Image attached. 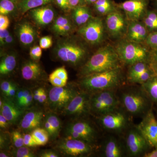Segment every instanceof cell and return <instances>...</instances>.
<instances>
[{
	"label": "cell",
	"instance_id": "obj_1",
	"mask_svg": "<svg viewBox=\"0 0 157 157\" xmlns=\"http://www.w3.org/2000/svg\"><path fill=\"white\" fill-rule=\"evenodd\" d=\"M120 107L132 118H142L154 104L140 85L126 84L117 90Z\"/></svg>",
	"mask_w": 157,
	"mask_h": 157
},
{
	"label": "cell",
	"instance_id": "obj_2",
	"mask_svg": "<svg viewBox=\"0 0 157 157\" xmlns=\"http://www.w3.org/2000/svg\"><path fill=\"white\" fill-rule=\"evenodd\" d=\"M126 83V73L123 67H121L80 77L77 84L81 90L92 94L106 90H117Z\"/></svg>",
	"mask_w": 157,
	"mask_h": 157
},
{
	"label": "cell",
	"instance_id": "obj_3",
	"mask_svg": "<svg viewBox=\"0 0 157 157\" xmlns=\"http://www.w3.org/2000/svg\"><path fill=\"white\" fill-rule=\"evenodd\" d=\"M114 45L107 44L100 47L79 68V78L116 68L124 67Z\"/></svg>",
	"mask_w": 157,
	"mask_h": 157
},
{
	"label": "cell",
	"instance_id": "obj_4",
	"mask_svg": "<svg viewBox=\"0 0 157 157\" xmlns=\"http://www.w3.org/2000/svg\"><path fill=\"white\" fill-rule=\"evenodd\" d=\"M87 43L77 39L61 40L57 44L55 49L56 57L74 67H81L90 57V51Z\"/></svg>",
	"mask_w": 157,
	"mask_h": 157
},
{
	"label": "cell",
	"instance_id": "obj_5",
	"mask_svg": "<svg viewBox=\"0 0 157 157\" xmlns=\"http://www.w3.org/2000/svg\"><path fill=\"white\" fill-rule=\"evenodd\" d=\"M114 45L123 65L128 67L137 62H149L151 50L145 43H137L121 39Z\"/></svg>",
	"mask_w": 157,
	"mask_h": 157
},
{
	"label": "cell",
	"instance_id": "obj_6",
	"mask_svg": "<svg viewBox=\"0 0 157 157\" xmlns=\"http://www.w3.org/2000/svg\"><path fill=\"white\" fill-rule=\"evenodd\" d=\"M98 124L104 133L121 135L133 123L131 117L121 107L96 117Z\"/></svg>",
	"mask_w": 157,
	"mask_h": 157
},
{
	"label": "cell",
	"instance_id": "obj_7",
	"mask_svg": "<svg viewBox=\"0 0 157 157\" xmlns=\"http://www.w3.org/2000/svg\"><path fill=\"white\" fill-rule=\"evenodd\" d=\"M121 136L127 157H143L146 153L152 148L137 124L133 123Z\"/></svg>",
	"mask_w": 157,
	"mask_h": 157
},
{
	"label": "cell",
	"instance_id": "obj_8",
	"mask_svg": "<svg viewBox=\"0 0 157 157\" xmlns=\"http://www.w3.org/2000/svg\"><path fill=\"white\" fill-rule=\"evenodd\" d=\"M119 107L120 105L117 90H106L90 94V113L95 117Z\"/></svg>",
	"mask_w": 157,
	"mask_h": 157
},
{
	"label": "cell",
	"instance_id": "obj_9",
	"mask_svg": "<svg viewBox=\"0 0 157 157\" xmlns=\"http://www.w3.org/2000/svg\"><path fill=\"white\" fill-rule=\"evenodd\" d=\"M78 35L88 45H101L108 37L104 20L100 17H94L84 25L78 28Z\"/></svg>",
	"mask_w": 157,
	"mask_h": 157
},
{
	"label": "cell",
	"instance_id": "obj_10",
	"mask_svg": "<svg viewBox=\"0 0 157 157\" xmlns=\"http://www.w3.org/2000/svg\"><path fill=\"white\" fill-rule=\"evenodd\" d=\"M80 90L77 83L67 85L63 87L53 86L48 93L49 108L54 113L63 111Z\"/></svg>",
	"mask_w": 157,
	"mask_h": 157
},
{
	"label": "cell",
	"instance_id": "obj_11",
	"mask_svg": "<svg viewBox=\"0 0 157 157\" xmlns=\"http://www.w3.org/2000/svg\"><path fill=\"white\" fill-rule=\"evenodd\" d=\"M105 27L109 38L116 42L125 37L129 21L123 11L117 10L105 16Z\"/></svg>",
	"mask_w": 157,
	"mask_h": 157
},
{
	"label": "cell",
	"instance_id": "obj_12",
	"mask_svg": "<svg viewBox=\"0 0 157 157\" xmlns=\"http://www.w3.org/2000/svg\"><path fill=\"white\" fill-rule=\"evenodd\" d=\"M57 151L71 157L86 156L92 153L94 146L84 140L66 137L59 140L56 146Z\"/></svg>",
	"mask_w": 157,
	"mask_h": 157
},
{
	"label": "cell",
	"instance_id": "obj_13",
	"mask_svg": "<svg viewBox=\"0 0 157 157\" xmlns=\"http://www.w3.org/2000/svg\"><path fill=\"white\" fill-rule=\"evenodd\" d=\"M85 118L75 119L69 124L67 129L78 133L82 140L94 146L103 135H101L95 125Z\"/></svg>",
	"mask_w": 157,
	"mask_h": 157
},
{
	"label": "cell",
	"instance_id": "obj_14",
	"mask_svg": "<svg viewBox=\"0 0 157 157\" xmlns=\"http://www.w3.org/2000/svg\"><path fill=\"white\" fill-rule=\"evenodd\" d=\"M102 136L100 151L102 157H127L121 135L105 133Z\"/></svg>",
	"mask_w": 157,
	"mask_h": 157
},
{
	"label": "cell",
	"instance_id": "obj_15",
	"mask_svg": "<svg viewBox=\"0 0 157 157\" xmlns=\"http://www.w3.org/2000/svg\"><path fill=\"white\" fill-rule=\"evenodd\" d=\"M90 94L80 90L63 112L74 119L87 117L90 115Z\"/></svg>",
	"mask_w": 157,
	"mask_h": 157
},
{
	"label": "cell",
	"instance_id": "obj_16",
	"mask_svg": "<svg viewBox=\"0 0 157 157\" xmlns=\"http://www.w3.org/2000/svg\"><path fill=\"white\" fill-rule=\"evenodd\" d=\"M149 2V0H127L116 5L129 21H141L148 9Z\"/></svg>",
	"mask_w": 157,
	"mask_h": 157
},
{
	"label": "cell",
	"instance_id": "obj_17",
	"mask_svg": "<svg viewBox=\"0 0 157 157\" xmlns=\"http://www.w3.org/2000/svg\"><path fill=\"white\" fill-rule=\"evenodd\" d=\"M153 110L154 108L151 109L137 125L149 144L154 148L157 147V119Z\"/></svg>",
	"mask_w": 157,
	"mask_h": 157
},
{
	"label": "cell",
	"instance_id": "obj_18",
	"mask_svg": "<svg viewBox=\"0 0 157 157\" xmlns=\"http://www.w3.org/2000/svg\"><path fill=\"white\" fill-rule=\"evenodd\" d=\"M44 112L38 108H33L23 116L19 123L20 128L25 132H32L43 123Z\"/></svg>",
	"mask_w": 157,
	"mask_h": 157
},
{
	"label": "cell",
	"instance_id": "obj_19",
	"mask_svg": "<svg viewBox=\"0 0 157 157\" xmlns=\"http://www.w3.org/2000/svg\"><path fill=\"white\" fill-rule=\"evenodd\" d=\"M149 33L142 21H130L125 39L132 42L145 43Z\"/></svg>",
	"mask_w": 157,
	"mask_h": 157
},
{
	"label": "cell",
	"instance_id": "obj_20",
	"mask_svg": "<svg viewBox=\"0 0 157 157\" xmlns=\"http://www.w3.org/2000/svg\"><path fill=\"white\" fill-rule=\"evenodd\" d=\"M1 113L8 120L11 124H16L20 121L25 113V109L18 107L13 100L4 97Z\"/></svg>",
	"mask_w": 157,
	"mask_h": 157
},
{
	"label": "cell",
	"instance_id": "obj_21",
	"mask_svg": "<svg viewBox=\"0 0 157 157\" xmlns=\"http://www.w3.org/2000/svg\"><path fill=\"white\" fill-rule=\"evenodd\" d=\"M32 18L37 24L45 26L52 22L54 18L53 9L49 6H41L31 10Z\"/></svg>",
	"mask_w": 157,
	"mask_h": 157
},
{
	"label": "cell",
	"instance_id": "obj_22",
	"mask_svg": "<svg viewBox=\"0 0 157 157\" xmlns=\"http://www.w3.org/2000/svg\"><path fill=\"white\" fill-rule=\"evenodd\" d=\"M23 78L26 80H38L43 74L40 65L35 61H28L23 65L21 69Z\"/></svg>",
	"mask_w": 157,
	"mask_h": 157
},
{
	"label": "cell",
	"instance_id": "obj_23",
	"mask_svg": "<svg viewBox=\"0 0 157 157\" xmlns=\"http://www.w3.org/2000/svg\"><path fill=\"white\" fill-rule=\"evenodd\" d=\"M94 17L90 9L86 5L77 6L73 9V21L78 28L84 25Z\"/></svg>",
	"mask_w": 157,
	"mask_h": 157
},
{
	"label": "cell",
	"instance_id": "obj_24",
	"mask_svg": "<svg viewBox=\"0 0 157 157\" xmlns=\"http://www.w3.org/2000/svg\"><path fill=\"white\" fill-rule=\"evenodd\" d=\"M18 37L23 45H29L33 43L36 37V32L30 24L25 22L20 25L18 29Z\"/></svg>",
	"mask_w": 157,
	"mask_h": 157
},
{
	"label": "cell",
	"instance_id": "obj_25",
	"mask_svg": "<svg viewBox=\"0 0 157 157\" xmlns=\"http://www.w3.org/2000/svg\"><path fill=\"white\" fill-rule=\"evenodd\" d=\"M68 75L67 72L64 67L56 69L52 72L48 77L49 82L53 86L63 87L67 83Z\"/></svg>",
	"mask_w": 157,
	"mask_h": 157
},
{
	"label": "cell",
	"instance_id": "obj_26",
	"mask_svg": "<svg viewBox=\"0 0 157 157\" xmlns=\"http://www.w3.org/2000/svg\"><path fill=\"white\" fill-rule=\"evenodd\" d=\"M128 67L126 73L127 83H130L133 78L151 68L149 62L147 61L137 62Z\"/></svg>",
	"mask_w": 157,
	"mask_h": 157
},
{
	"label": "cell",
	"instance_id": "obj_27",
	"mask_svg": "<svg viewBox=\"0 0 157 157\" xmlns=\"http://www.w3.org/2000/svg\"><path fill=\"white\" fill-rule=\"evenodd\" d=\"M17 64L16 57L14 55L8 54L3 57L0 63V73L6 75L12 72Z\"/></svg>",
	"mask_w": 157,
	"mask_h": 157
},
{
	"label": "cell",
	"instance_id": "obj_28",
	"mask_svg": "<svg viewBox=\"0 0 157 157\" xmlns=\"http://www.w3.org/2000/svg\"><path fill=\"white\" fill-rule=\"evenodd\" d=\"M141 85L152 103L157 106V76H153Z\"/></svg>",
	"mask_w": 157,
	"mask_h": 157
},
{
	"label": "cell",
	"instance_id": "obj_29",
	"mask_svg": "<svg viewBox=\"0 0 157 157\" xmlns=\"http://www.w3.org/2000/svg\"><path fill=\"white\" fill-rule=\"evenodd\" d=\"M53 0H21L18 4L22 14L32 9L39 8L51 3Z\"/></svg>",
	"mask_w": 157,
	"mask_h": 157
},
{
	"label": "cell",
	"instance_id": "obj_30",
	"mask_svg": "<svg viewBox=\"0 0 157 157\" xmlns=\"http://www.w3.org/2000/svg\"><path fill=\"white\" fill-rule=\"evenodd\" d=\"M141 21L149 33L157 32V10L148 9Z\"/></svg>",
	"mask_w": 157,
	"mask_h": 157
},
{
	"label": "cell",
	"instance_id": "obj_31",
	"mask_svg": "<svg viewBox=\"0 0 157 157\" xmlns=\"http://www.w3.org/2000/svg\"><path fill=\"white\" fill-rule=\"evenodd\" d=\"M37 146H44L48 143L49 136L48 132L44 128H39L34 129L31 132Z\"/></svg>",
	"mask_w": 157,
	"mask_h": 157
},
{
	"label": "cell",
	"instance_id": "obj_32",
	"mask_svg": "<svg viewBox=\"0 0 157 157\" xmlns=\"http://www.w3.org/2000/svg\"><path fill=\"white\" fill-rule=\"evenodd\" d=\"M45 118L50 122L52 127L53 130L52 138L55 139L58 136L61 129L62 124L60 120L54 112L48 113Z\"/></svg>",
	"mask_w": 157,
	"mask_h": 157
},
{
	"label": "cell",
	"instance_id": "obj_33",
	"mask_svg": "<svg viewBox=\"0 0 157 157\" xmlns=\"http://www.w3.org/2000/svg\"><path fill=\"white\" fill-rule=\"evenodd\" d=\"M154 76V73L152 70L151 68H150L133 78L132 81L130 82V83L128 84H138L141 85L148 81L149 79Z\"/></svg>",
	"mask_w": 157,
	"mask_h": 157
},
{
	"label": "cell",
	"instance_id": "obj_34",
	"mask_svg": "<svg viewBox=\"0 0 157 157\" xmlns=\"http://www.w3.org/2000/svg\"><path fill=\"white\" fill-rule=\"evenodd\" d=\"M16 0H1L0 14L7 15L14 11Z\"/></svg>",
	"mask_w": 157,
	"mask_h": 157
},
{
	"label": "cell",
	"instance_id": "obj_35",
	"mask_svg": "<svg viewBox=\"0 0 157 157\" xmlns=\"http://www.w3.org/2000/svg\"><path fill=\"white\" fill-rule=\"evenodd\" d=\"M11 156L16 157H34L36 155L29 147L23 146L14 149L10 152Z\"/></svg>",
	"mask_w": 157,
	"mask_h": 157
},
{
	"label": "cell",
	"instance_id": "obj_36",
	"mask_svg": "<svg viewBox=\"0 0 157 157\" xmlns=\"http://www.w3.org/2000/svg\"><path fill=\"white\" fill-rule=\"evenodd\" d=\"M117 3L107 6H100L94 7L96 13L101 16H106L113 12L118 10Z\"/></svg>",
	"mask_w": 157,
	"mask_h": 157
},
{
	"label": "cell",
	"instance_id": "obj_37",
	"mask_svg": "<svg viewBox=\"0 0 157 157\" xmlns=\"http://www.w3.org/2000/svg\"><path fill=\"white\" fill-rule=\"evenodd\" d=\"M31 92V91L29 90L18 88L16 95L13 101L17 104L18 107H20L22 102Z\"/></svg>",
	"mask_w": 157,
	"mask_h": 157
},
{
	"label": "cell",
	"instance_id": "obj_38",
	"mask_svg": "<svg viewBox=\"0 0 157 157\" xmlns=\"http://www.w3.org/2000/svg\"><path fill=\"white\" fill-rule=\"evenodd\" d=\"M11 139L13 145L15 148L25 146L24 135L18 131H15L11 134Z\"/></svg>",
	"mask_w": 157,
	"mask_h": 157
},
{
	"label": "cell",
	"instance_id": "obj_39",
	"mask_svg": "<svg viewBox=\"0 0 157 157\" xmlns=\"http://www.w3.org/2000/svg\"><path fill=\"white\" fill-rule=\"evenodd\" d=\"M152 51H157V32L150 33L145 42Z\"/></svg>",
	"mask_w": 157,
	"mask_h": 157
},
{
	"label": "cell",
	"instance_id": "obj_40",
	"mask_svg": "<svg viewBox=\"0 0 157 157\" xmlns=\"http://www.w3.org/2000/svg\"><path fill=\"white\" fill-rule=\"evenodd\" d=\"M70 20L68 19L67 17L65 16H59L56 18L54 23L53 25L52 26V30L54 32H56L59 29L62 27L70 23Z\"/></svg>",
	"mask_w": 157,
	"mask_h": 157
},
{
	"label": "cell",
	"instance_id": "obj_41",
	"mask_svg": "<svg viewBox=\"0 0 157 157\" xmlns=\"http://www.w3.org/2000/svg\"><path fill=\"white\" fill-rule=\"evenodd\" d=\"M42 48L40 46L36 45L31 48L30 56L31 59L35 61H39L42 55Z\"/></svg>",
	"mask_w": 157,
	"mask_h": 157
},
{
	"label": "cell",
	"instance_id": "obj_42",
	"mask_svg": "<svg viewBox=\"0 0 157 157\" xmlns=\"http://www.w3.org/2000/svg\"><path fill=\"white\" fill-rule=\"evenodd\" d=\"M149 63L155 76H157V51L151 50Z\"/></svg>",
	"mask_w": 157,
	"mask_h": 157
},
{
	"label": "cell",
	"instance_id": "obj_43",
	"mask_svg": "<svg viewBox=\"0 0 157 157\" xmlns=\"http://www.w3.org/2000/svg\"><path fill=\"white\" fill-rule=\"evenodd\" d=\"M52 45V38L49 36L42 37L39 41V46L42 49H47L50 48Z\"/></svg>",
	"mask_w": 157,
	"mask_h": 157
},
{
	"label": "cell",
	"instance_id": "obj_44",
	"mask_svg": "<svg viewBox=\"0 0 157 157\" xmlns=\"http://www.w3.org/2000/svg\"><path fill=\"white\" fill-rule=\"evenodd\" d=\"M73 29V25L71 23L66 25L62 27V28L59 29L56 32L58 35H60V36H65L69 35L72 33V31Z\"/></svg>",
	"mask_w": 157,
	"mask_h": 157
},
{
	"label": "cell",
	"instance_id": "obj_45",
	"mask_svg": "<svg viewBox=\"0 0 157 157\" xmlns=\"http://www.w3.org/2000/svg\"><path fill=\"white\" fill-rule=\"evenodd\" d=\"M13 83V82L8 80H4L1 82L0 87L4 97H6L7 96L9 90L11 88Z\"/></svg>",
	"mask_w": 157,
	"mask_h": 157
},
{
	"label": "cell",
	"instance_id": "obj_46",
	"mask_svg": "<svg viewBox=\"0 0 157 157\" xmlns=\"http://www.w3.org/2000/svg\"><path fill=\"white\" fill-rule=\"evenodd\" d=\"M24 138L25 146L29 147H33L37 146L35 139H34L31 133L25 134L24 135Z\"/></svg>",
	"mask_w": 157,
	"mask_h": 157
},
{
	"label": "cell",
	"instance_id": "obj_47",
	"mask_svg": "<svg viewBox=\"0 0 157 157\" xmlns=\"http://www.w3.org/2000/svg\"><path fill=\"white\" fill-rule=\"evenodd\" d=\"M34 100L33 94L32 92L30 93L29 96L23 101L21 106V109H25L29 108L30 106L33 104V101Z\"/></svg>",
	"mask_w": 157,
	"mask_h": 157
},
{
	"label": "cell",
	"instance_id": "obj_48",
	"mask_svg": "<svg viewBox=\"0 0 157 157\" xmlns=\"http://www.w3.org/2000/svg\"><path fill=\"white\" fill-rule=\"evenodd\" d=\"M10 25L9 17L6 15H0V30L7 29Z\"/></svg>",
	"mask_w": 157,
	"mask_h": 157
},
{
	"label": "cell",
	"instance_id": "obj_49",
	"mask_svg": "<svg viewBox=\"0 0 157 157\" xmlns=\"http://www.w3.org/2000/svg\"><path fill=\"white\" fill-rule=\"evenodd\" d=\"M58 152L52 150H46L40 153L39 156L41 157H58L59 156Z\"/></svg>",
	"mask_w": 157,
	"mask_h": 157
},
{
	"label": "cell",
	"instance_id": "obj_50",
	"mask_svg": "<svg viewBox=\"0 0 157 157\" xmlns=\"http://www.w3.org/2000/svg\"><path fill=\"white\" fill-rule=\"evenodd\" d=\"M18 89V86L15 83H13L11 88L9 90L8 94L5 98H8V99H10V100H14Z\"/></svg>",
	"mask_w": 157,
	"mask_h": 157
},
{
	"label": "cell",
	"instance_id": "obj_51",
	"mask_svg": "<svg viewBox=\"0 0 157 157\" xmlns=\"http://www.w3.org/2000/svg\"><path fill=\"white\" fill-rule=\"evenodd\" d=\"M9 140L8 138V136L6 135V134L1 133L0 137V146H1V150H4V148L8 146L9 143Z\"/></svg>",
	"mask_w": 157,
	"mask_h": 157
},
{
	"label": "cell",
	"instance_id": "obj_52",
	"mask_svg": "<svg viewBox=\"0 0 157 157\" xmlns=\"http://www.w3.org/2000/svg\"><path fill=\"white\" fill-rule=\"evenodd\" d=\"M113 0H97L93 5L94 7L100 6H107L115 4Z\"/></svg>",
	"mask_w": 157,
	"mask_h": 157
},
{
	"label": "cell",
	"instance_id": "obj_53",
	"mask_svg": "<svg viewBox=\"0 0 157 157\" xmlns=\"http://www.w3.org/2000/svg\"><path fill=\"white\" fill-rule=\"evenodd\" d=\"M69 3L70 9H72L77 6L86 5L84 0H69Z\"/></svg>",
	"mask_w": 157,
	"mask_h": 157
},
{
	"label": "cell",
	"instance_id": "obj_54",
	"mask_svg": "<svg viewBox=\"0 0 157 157\" xmlns=\"http://www.w3.org/2000/svg\"><path fill=\"white\" fill-rule=\"evenodd\" d=\"M58 5L64 10L70 9L69 0H56Z\"/></svg>",
	"mask_w": 157,
	"mask_h": 157
},
{
	"label": "cell",
	"instance_id": "obj_55",
	"mask_svg": "<svg viewBox=\"0 0 157 157\" xmlns=\"http://www.w3.org/2000/svg\"><path fill=\"white\" fill-rule=\"evenodd\" d=\"M10 124V123L9 122L8 120L2 113H1L0 114V127L1 128H7L9 127Z\"/></svg>",
	"mask_w": 157,
	"mask_h": 157
},
{
	"label": "cell",
	"instance_id": "obj_56",
	"mask_svg": "<svg viewBox=\"0 0 157 157\" xmlns=\"http://www.w3.org/2000/svg\"><path fill=\"white\" fill-rule=\"evenodd\" d=\"M9 32L7 29L0 30V42L3 45L4 40L10 35Z\"/></svg>",
	"mask_w": 157,
	"mask_h": 157
},
{
	"label": "cell",
	"instance_id": "obj_57",
	"mask_svg": "<svg viewBox=\"0 0 157 157\" xmlns=\"http://www.w3.org/2000/svg\"><path fill=\"white\" fill-rule=\"evenodd\" d=\"M47 95L46 94V92L45 91V90L44 89H42V93L40 94V96H39V101L38 102L40 103H43L45 102V101H47Z\"/></svg>",
	"mask_w": 157,
	"mask_h": 157
},
{
	"label": "cell",
	"instance_id": "obj_58",
	"mask_svg": "<svg viewBox=\"0 0 157 157\" xmlns=\"http://www.w3.org/2000/svg\"><path fill=\"white\" fill-rule=\"evenodd\" d=\"M143 157H157V147L146 153Z\"/></svg>",
	"mask_w": 157,
	"mask_h": 157
},
{
	"label": "cell",
	"instance_id": "obj_59",
	"mask_svg": "<svg viewBox=\"0 0 157 157\" xmlns=\"http://www.w3.org/2000/svg\"><path fill=\"white\" fill-rule=\"evenodd\" d=\"M13 40H14V39H13V36L12 35L10 34L4 40L3 45H8V44H11L13 42Z\"/></svg>",
	"mask_w": 157,
	"mask_h": 157
},
{
	"label": "cell",
	"instance_id": "obj_60",
	"mask_svg": "<svg viewBox=\"0 0 157 157\" xmlns=\"http://www.w3.org/2000/svg\"><path fill=\"white\" fill-rule=\"evenodd\" d=\"M11 153L6 150L1 151L0 152V157H9L11 156Z\"/></svg>",
	"mask_w": 157,
	"mask_h": 157
},
{
	"label": "cell",
	"instance_id": "obj_61",
	"mask_svg": "<svg viewBox=\"0 0 157 157\" xmlns=\"http://www.w3.org/2000/svg\"><path fill=\"white\" fill-rule=\"evenodd\" d=\"M97 0H84L86 5H94Z\"/></svg>",
	"mask_w": 157,
	"mask_h": 157
},
{
	"label": "cell",
	"instance_id": "obj_62",
	"mask_svg": "<svg viewBox=\"0 0 157 157\" xmlns=\"http://www.w3.org/2000/svg\"><path fill=\"white\" fill-rule=\"evenodd\" d=\"M154 2V9L157 10V0H155L153 1Z\"/></svg>",
	"mask_w": 157,
	"mask_h": 157
},
{
	"label": "cell",
	"instance_id": "obj_63",
	"mask_svg": "<svg viewBox=\"0 0 157 157\" xmlns=\"http://www.w3.org/2000/svg\"><path fill=\"white\" fill-rule=\"evenodd\" d=\"M156 113V118L157 119V108L155 109Z\"/></svg>",
	"mask_w": 157,
	"mask_h": 157
},
{
	"label": "cell",
	"instance_id": "obj_64",
	"mask_svg": "<svg viewBox=\"0 0 157 157\" xmlns=\"http://www.w3.org/2000/svg\"><path fill=\"white\" fill-rule=\"evenodd\" d=\"M150 1H155V0H149Z\"/></svg>",
	"mask_w": 157,
	"mask_h": 157
}]
</instances>
